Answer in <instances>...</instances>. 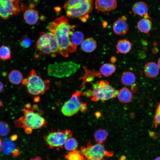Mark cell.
<instances>
[{
    "label": "cell",
    "mask_w": 160,
    "mask_h": 160,
    "mask_svg": "<svg viewBox=\"0 0 160 160\" xmlns=\"http://www.w3.org/2000/svg\"><path fill=\"white\" fill-rule=\"evenodd\" d=\"M72 137V131L66 129L49 132L44 137V139L49 148H60L63 147L68 138Z\"/></svg>",
    "instance_id": "cell-10"
},
{
    "label": "cell",
    "mask_w": 160,
    "mask_h": 160,
    "mask_svg": "<svg viewBox=\"0 0 160 160\" xmlns=\"http://www.w3.org/2000/svg\"><path fill=\"white\" fill-rule=\"evenodd\" d=\"M24 78L22 73L17 70L11 71L8 75V79L12 84L15 85L20 84L22 83Z\"/></svg>",
    "instance_id": "cell-20"
},
{
    "label": "cell",
    "mask_w": 160,
    "mask_h": 160,
    "mask_svg": "<svg viewBox=\"0 0 160 160\" xmlns=\"http://www.w3.org/2000/svg\"><path fill=\"white\" fill-rule=\"evenodd\" d=\"M159 70L157 64L153 62L148 63L144 68L145 75L150 78H153L157 76L159 73Z\"/></svg>",
    "instance_id": "cell-16"
},
{
    "label": "cell",
    "mask_w": 160,
    "mask_h": 160,
    "mask_svg": "<svg viewBox=\"0 0 160 160\" xmlns=\"http://www.w3.org/2000/svg\"><path fill=\"white\" fill-rule=\"evenodd\" d=\"M30 160H41V159L40 157L37 156L31 159Z\"/></svg>",
    "instance_id": "cell-34"
},
{
    "label": "cell",
    "mask_w": 160,
    "mask_h": 160,
    "mask_svg": "<svg viewBox=\"0 0 160 160\" xmlns=\"http://www.w3.org/2000/svg\"><path fill=\"white\" fill-rule=\"evenodd\" d=\"M23 17L27 23L30 25H34L38 21L39 14L37 12L35 9H28L25 12Z\"/></svg>",
    "instance_id": "cell-17"
},
{
    "label": "cell",
    "mask_w": 160,
    "mask_h": 160,
    "mask_svg": "<svg viewBox=\"0 0 160 160\" xmlns=\"http://www.w3.org/2000/svg\"><path fill=\"white\" fill-rule=\"evenodd\" d=\"M93 2V0H67L63 7L68 17L83 18L92 12Z\"/></svg>",
    "instance_id": "cell-4"
},
{
    "label": "cell",
    "mask_w": 160,
    "mask_h": 160,
    "mask_svg": "<svg viewBox=\"0 0 160 160\" xmlns=\"http://www.w3.org/2000/svg\"><path fill=\"white\" fill-rule=\"evenodd\" d=\"M19 43L22 47L27 48L30 47L31 45L32 41L28 37L25 36L20 39Z\"/></svg>",
    "instance_id": "cell-32"
},
{
    "label": "cell",
    "mask_w": 160,
    "mask_h": 160,
    "mask_svg": "<svg viewBox=\"0 0 160 160\" xmlns=\"http://www.w3.org/2000/svg\"><path fill=\"white\" fill-rule=\"evenodd\" d=\"M2 105H3L2 103V101H1V100L0 99V107L2 106Z\"/></svg>",
    "instance_id": "cell-37"
},
{
    "label": "cell",
    "mask_w": 160,
    "mask_h": 160,
    "mask_svg": "<svg viewBox=\"0 0 160 160\" xmlns=\"http://www.w3.org/2000/svg\"><path fill=\"white\" fill-rule=\"evenodd\" d=\"M133 95L131 91L126 87H123L118 91L117 96L121 103H128L132 100Z\"/></svg>",
    "instance_id": "cell-19"
},
{
    "label": "cell",
    "mask_w": 160,
    "mask_h": 160,
    "mask_svg": "<svg viewBox=\"0 0 160 160\" xmlns=\"http://www.w3.org/2000/svg\"><path fill=\"white\" fill-rule=\"evenodd\" d=\"M152 23L149 19L143 18L137 23L138 29L141 32L147 33L151 30Z\"/></svg>",
    "instance_id": "cell-22"
},
{
    "label": "cell",
    "mask_w": 160,
    "mask_h": 160,
    "mask_svg": "<svg viewBox=\"0 0 160 160\" xmlns=\"http://www.w3.org/2000/svg\"><path fill=\"white\" fill-rule=\"evenodd\" d=\"M1 139H0V145L1 144Z\"/></svg>",
    "instance_id": "cell-38"
},
{
    "label": "cell",
    "mask_w": 160,
    "mask_h": 160,
    "mask_svg": "<svg viewBox=\"0 0 160 160\" xmlns=\"http://www.w3.org/2000/svg\"><path fill=\"white\" fill-rule=\"evenodd\" d=\"M75 25H71L68 20L62 16L48 24V30L55 35L57 40L59 54L65 57H68L69 53L75 52L77 46L70 40V36L73 30L76 27Z\"/></svg>",
    "instance_id": "cell-1"
},
{
    "label": "cell",
    "mask_w": 160,
    "mask_h": 160,
    "mask_svg": "<svg viewBox=\"0 0 160 160\" xmlns=\"http://www.w3.org/2000/svg\"><path fill=\"white\" fill-rule=\"evenodd\" d=\"M157 65L159 69L160 70V58L158 60Z\"/></svg>",
    "instance_id": "cell-35"
},
{
    "label": "cell",
    "mask_w": 160,
    "mask_h": 160,
    "mask_svg": "<svg viewBox=\"0 0 160 160\" xmlns=\"http://www.w3.org/2000/svg\"><path fill=\"white\" fill-rule=\"evenodd\" d=\"M80 153L84 160H103L106 156H111V153L105 150L101 144L92 145L88 143L86 146L81 148Z\"/></svg>",
    "instance_id": "cell-9"
},
{
    "label": "cell",
    "mask_w": 160,
    "mask_h": 160,
    "mask_svg": "<svg viewBox=\"0 0 160 160\" xmlns=\"http://www.w3.org/2000/svg\"><path fill=\"white\" fill-rule=\"evenodd\" d=\"M11 51L8 46L2 45L0 47V59L2 60H10Z\"/></svg>",
    "instance_id": "cell-28"
},
{
    "label": "cell",
    "mask_w": 160,
    "mask_h": 160,
    "mask_svg": "<svg viewBox=\"0 0 160 160\" xmlns=\"http://www.w3.org/2000/svg\"><path fill=\"white\" fill-rule=\"evenodd\" d=\"M108 135V133L106 130L100 129L95 132L94 137L96 142L101 144L106 140Z\"/></svg>",
    "instance_id": "cell-25"
},
{
    "label": "cell",
    "mask_w": 160,
    "mask_h": 160,
    "mask_svg": "<svg viewBox=\"0 0 160 160\" xmlns=\"http://www.w3.org/2000/svg\"><path fill=\"white\" fill-rule=\"evenodd\" d=\"M15 123L16 126L24 129L28 134L33 130L40 129L46 125L45 119L28 107L24 108L23 115Z\"/></svg>",
    "instance_id": "cell-2"
},
{
    "label": "cell",
    "mask_w": 160,
    "mask_h": 160,
    "mask_svg": "<svg viewBox=\"0 0 160 160\" xmlns=\"http://www.w3.org/2000/svg\"><path fill=\"white\" fill-rule=\"evenodd\" d=\"M81 45L82 50L87 53L93 51L97 47L96 41L92 37H89L84 39Z\"/></svg>",
    "instance_id": "cell-18"
},
{
    "label": "cell",
    "mask_w": 160,
    "mask_h": 160,
    "mask_svg": "<svg viewBox=\"0 0 160 160\" xmlns=\"http://www.w3.org/2000/svg\"><path fill=\"white\" fill-rule=\"evenodd\" d=\"M116 70V68L114 65L110 63H106L101 66L100 69V71L103 76L108 77L114 73Z\"/></svg>",
    "instance_id": "cell-24"
},
{
    "label": "cell",
    "mask_w": 160,
    "mask_h": 160,
    "mask_svg": "<svg viewBox=\"0 0 160 160\" xmlns=\"http://www.w3.org/2000/svg\"><path fill=\"white\" fill-rule=\"evenodd\" d=\"M84 35L83 33L80 31L73 32L70 36V40L71 42L77 46L81 44L84 40Z\"/></svg>",
    "instance_id": "cell-26"
},
{
    "label": "cell",
    "mask_w": 160,
    "mask_h": 160,
    "mask_svg": "<svg viewBox=\"0 0 160 160\" xmlns=\"http://www.w3.org/2000/svg\"><path fill=\"white\" fill-rule=\"evenodd\" d=\"M116 48L119 52L126 54L131 50L132 45L131 42L126 39H121L118 41L116 45Z\"/></svg>",
    "instance_id": "cell-21"
},
{
    "label": "cell",
    "mask_w": 160,
    "mask_h": 160,
    "mask_svg": "<svg viewBox=\"0 0 160 160\" xmlns=\"http://www.w3.org/2000/svg\"><path fill=\"white\" fill-rule=\"evenodd\" d=\"M154 160H160V156L157 157Z\"/></svg>",
    "instance_id": "cell-36"
},
{
    "label": "cell",
    "mask_w": 160,
    "mask_h": 160,
    "mask_svg": "<svg viewBox=\"0 0 160 160\" xmlns=\"http://www.w3.org/2000/svg\"><path fill=\"white\" fill-rule=\"evenodd\" d=\"M10 131L8 124L4 121H0V136H5L8 134Z\"/></svg>",
    "instance_id": "cell-30"
},
{
    "label": "cell",
    "mask_w": 160,
    "mask_h": 160,
    "mask_svg": "<svg viewBox=\"0 0 160 160\" xmlns=\"http://www.w3.org/2000/svg\"><path fill=\"white\" fill-rule=\"evenodd\" d=\"M0 150L5 154L12 153L17 156L19 153L18 150L16 148L15 144L11 138H5L1 140Z\"/></svg>",
    "instance_id": "cell-13"
},
{
    "label": "cell",
    "mask_w": 160,
    "mask_h": 160,
    "mask_svg": "<svg viewBox=\"0 0 160 160\" xmlns=\"http://www.w3.org/2000/svg\"><path fill=\"white\" fill-rule=\"evenodd\" d=\"M4 89V84L0 81V93L2 92Z\"/></svg>",
    "instance_id": "cell-33"
},
{
    "label": "cell",
    "mask_w": 160,
    "mask_h": 160,
    "mask_svg": "<svg viewBox=\"0 0 160 160\" xmlns=\"http://www.w3.org/2000/svg\"><path fill=\"white\" fill-rule=\"evenodd\" d=\"M64 145L65 149L70 152L77 150L78 143L77 140L72 137L67 140Z\"/></svg>",
    "instance_id": "cell-27"
},
{
    "label": "cell",
    "mask_w": 160,
    "mask_h": 160,
    "mask_svg": "<svg viewBox=\"0 0 160 160\" xmlns=\"http://www.w3.org/2000/svg\"><path fill=\"white\" fill-rule=\"evenodd\" d=\"M80 65L73 61L55 62L48 66L47 73L50 76L59 78L68 77L75 73Z\"/></svg>",
    "instance_id": "cell-7"
},
{
    "label": "cell",
    "mask_w": 160,
    "mask_h": 160,
    "mask_svg": "<svg viewBox=\"0 0 160 160\" xmlns=\"http://www.w3.org/2000/svg\"><path fill=\"white\" fill-rule=\"evenodd\" d=\"M67 160H84V158L79 151L77 150L70 151L65 156Z\"/></svg>",
    "instance_id": "cell-29"
},
{
    "label": "cell",
    "mask_w": 160,
    "mask_h": 160,
    "mask_svg": "<svg viewBox=\"0 0 160 160\" xmlns=\"http://www.w3.org/2000/svg\"><path fill=\"white\" fill-rule=\"evenodd\" d=\"M126 17L123 16L114 23L113 29L115 33L118 35H123L127 33L129 27L126 22Z\"/></svg>",
    "instance_id": "cell-14"
},
{
    "label": "cell",
    "mask_w": 160,
    "mask_h": 160,
    "mask_svg": "<svg viewBox=\"0 0 160 160\" xmlns=\"http://www.w3.org/2000/svg\"><path fill=\"white\" fill-rule=\"evenodd\" d=\"M22 83L30 94L35 96L44 93L50 85L49 80L43 79L34 69H32L27 77L23 79Z\"/></svg>",
    "instance_id": "cell-5"
},
{
    "label": "cell",
    "mask_w": 160,
    "mask_h": 160,
    "mask_svg": "<svg viewBox=\"0 0 160 160\" xmlns=\"http://www.w3.org/2000/svg\"><path fill=\"white\" fill-rule=\"evenodd\" d=\"M82 93L80 91H76L73 93L70 98L65 102L62 106L61 111L65 116H73L80 111L85 112L87 110V105L81 102L80 99Z\"/></svg>",
    "instance_id": "cell-8"
},
{
    "label": "cell",
    "mask_w": 160,
    "mask_h": 160,
    "mask_svg": "<svg viewBox=\"0 0 160 160\" xmlns=\"http://www.w3.org/2000/svg\"><path fill=\"white\" fill-rule=\"evenodd\" d=\"M122 84L124 85L130 86L133 84L136 81V77L132 72L126 71L123 73L121 78Z\"/></svg>",
    "instance_id": "cell-23"
},
{
    "label": "cell",
    "mask_w": 160,
    "mask_h": 160,
    "mask_svg": "<svg viewBox=\"0 0 160 160\" xmlns=\"http://www.w3.org/2000/svg\"><path fill=\"white\" fill-rule=\"evenodd\" d=\"M20 0H0V17L7 20L18 14L23 9Z\"/></svg>",
    "instance_id": "cell-11"
},
{
    "label": "cell",
    "mask_w": 160,
    "mask_h": 160,
    "mask_svg": "<svg viewBox=\"0 0 160 160\" xmlns=\"http://www.w3.org/2000/svg\"><path fill=\"white\" fill-rule=\"evenodd\" d=\"M116 0H95V7L98 11L109 12L114 10L117 7Z\"/></svg>",
    "instance_id": "cell-12"
},
{
    "label": "cell",
    "mask_w": 160,
    "mask_h": 160,
    "mask_svg": "<svg viewBox=\"0 0 160 160\" xmlns=\"http://www.w3.org/2000/svg\"><path fill=\"white\" fill-rule=\"evenodd\" d=\"M148 4L143 1L135 3L132 7V11L135 15L150 19L151 17L148 13Z\"/></svg>",
    "instance_id": "cell-15"
},
{
    "label": "cell",
    "mask_w": 160,
    "mask_h": 160,
    "mask_svg": "<svg viewBox=\"0 0 160 160\" xmlns=\"http://www.w3.org/2000/svg\"><path fill=\"white\" fill-rule=\"evenodd\" d=\"M35 47L41 53L52 57L59 54L57 40L55 35L50 31L40 33L36 43Z\"/></svg>",
    "instance_id": "cell-6"
},
{
    "label": "cell",
    "mask_w": 160,
    "mask_h": 160,
    "mask_svg": "<svg viewBox=\"0 0 160 160\" xmlns=\"http://www.w3.org/2000/svg\"><path fill=\"white\" fill-rule=\"evenodd\" d=\"M92 90H87L83 95L91 97L92 101L102 102L112 99L117 96L118 91L106 80H102L92 84Z\"/></svg>",
    "instance_id": "cell-3"
},
{
    "label": "cell",
    "mask_w": 160,
    "mask_h": 160,
    "mask_svg": "<svg viewBox=\"0 0 160 160\" xmlns=\"http://www.w3.org/2000/svg\"><path fill=\"white\" fill-rule=\"evenodd\" d=\"M152 124L155 128L160 125V102L157 106Z\"/></svg>",
    "instance_id": "cell-31"
}]
</instances>
